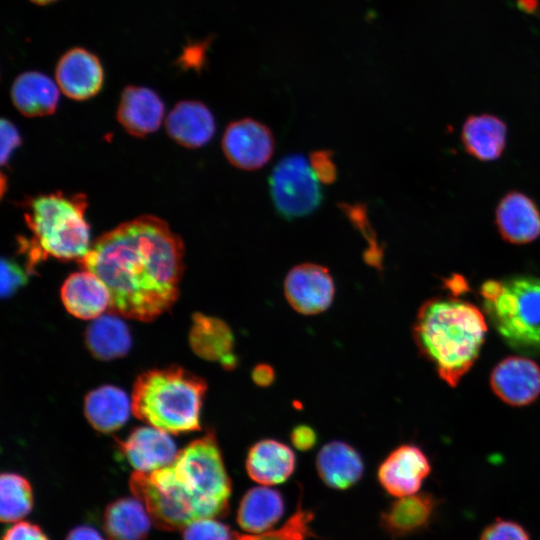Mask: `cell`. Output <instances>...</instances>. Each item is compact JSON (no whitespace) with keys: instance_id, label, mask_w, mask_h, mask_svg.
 Instances as JSON below:
<instances>
[{"instance_id":"13","label":"cell","mask_w":540,"mask_h":540,"mask_svg":"<svg viewBox=\"0 0 540 540\" xmlns=\"http://www.w3.org/2000/svg\"><path fill=\"white\" fill-rule=\"evenodd\" d=\"M120 450L129 464L139 472H152L168 466L179 453L167 432L155 427L134 429L120 443Z\"/></svg>"},{"instance_id":"35","label":"cell","mask_w":540,"mask_h":540,"mask_svg":"<svg viewBox=\"0 0 540 540\" xmlns=\"http://www.w3.org/2000/svg\"><path fill=\"white\" fill-rule=\"evenodd\" d=\"M0 134H1L0 160H1V164L5 165L9 161L14 150L21 144V137L15 125L7 119L1 120Z\"/></svg>"},{"instance_id":"23","label":"cell","mask_w":540,"mask_h":540,"mask_svg":"<svg viewBox=\"0 0 540 540\" xmlns=\"http://www.w3.org/2000/svg\"><path fill=\"white\" fill-rule=\"evenodd\" d=\"M284 511L281 493L262 485L251 488L243 495L236 520L245 532L256 534L271 529L282 518Z\"/></svg>"},{"instance_id":"26","label":"cell","mask_w":540,"mask_h":540,"mask_svg":"<svg viewBox=\"0 0 540 540\" xmlns=\"http://www.w3.org/2000/svg\"><path fill=\"white\" fill-rule=\"evenodd\" d=\"M461 139L466 151L475 158L495 160L505 147L506 125L493 115H473L466 119Z\"/></svg>"},{"instance_id":"21","label":"cell","mask_w":540,"mask_h":540,"mask_svg":"<svg viewBox=\"0 0 540 540\" xmlns=\"http://www.w3.org/2000/svg\"><path fill=\"white\" fill-rule=\"evenodd\" d=\"M316 469L326 486L345 490L362 478L364 463L354 447L346 442L334 440L326 443L318 452Z\"/></svg>"},{"instance_id":"27","label":"cell","mask_w":540,"mask_h":540,"mask_svg":"<svg viewBox=\"0 0 540 540\" xmlns=\"http://www.w3.org/2000/svg\"><path fill=\"white\" fill-rule=\"evenodd\" d=\"M85 342L89 352L100 360L122 357L132 344L128 326L111 312L97 317L88 326Z\"/></svg>"},{"instance_id":"11","label":"cell","mask_w":540,"mask_h":540,"mask_svg":"<svg viewBox=\"0 0 540 540\" xmlns=\"http://www.w3.org/2000/svg\"><path fill=\"white\" fill-rule=\"evenodd\" d=\"M59 89L68 98L83 101L96 96L104 83V69L98 56L83 47L64 52L55 67Z\"/></svg>"},{"instance_id":"1","label":"cell","mask_w":540,"mask_h":540,"mask_svg":"<svg viewBox=\"0 0 540 540\" xmlns=\"http://www.w3.org/2000/svg\"><path fill=\"white\" fill-rule=\"evenodd\" d=\"M183 257V242L169 225L143 215L99 236L79 263L107 286L111 313L149 321L178 298Z\"/></svg>"},{"instance_id":"38","label":"cell","mask_w":540,"mask_h":540,"mask_svg":"<svg viewBox=\"0 0 540 540\" xmlns=\"http://www.w3.org/2000/svg\"><path fill=\"white\" fill-rule=\"evenodd\" d=\"M251 377L257 386L267 387L273 383L275 372L268 364H258L253 368Z\"/></svg>"},{"instance_id":"5","label":"cell","mask_w":540,"mask_h":540,"mask_svg":"<svg viewBox=\"0 0 540 540\" xmlns=\"http://www.w3.org/2000/svg\"><path fill=\"white\" fill-rule=\"evenodd\" d=\"M206 382L180 367L141 374L132 391V412L138 419L168 433L200 430Z\"/></svg>"},{"instance_id":"36","label":"cell","mask_w":540,"mask_h":540,"mask_svg":"<svg viewBox=\"0 0 540 540\" xmlns=\"http://www.w3.org/2000/svg\"><path fill=\"white\" fill-rule=\"evenodd\" d=\"M2 540H49L36 524L21 521L6 530Z\"/></svg>"},{"instance_id":"22","label":"cell","mask_w":540,"mask_h":540,"mask_svg":"<svg viewBox=\"0 0 540 540\" xmlns=\"http://www.w3.org/2000/svg\"><path fill=\"white\" fill-rule=\"evenodd\" d=\"M59 87L49 76L39 71L19 74L11 85L10 95L15 108L24 116L53 114L59 103Z\"/></svg>"},{"instance_id":"12","label":"cell","mask_w":540,"mask_h":540,"mask_svg":"<svg viewBox=\"0 0 540 540\" xmlns=\"http://www.w3.org/2000/svg\"><path fill=\"white\" fill-rule=\"evenodd\" d=\"M490 385L506 404L529 405L540 395V367L524 356L506 357L492 370Z\"/></svg>"},{"instance_id":"33","label":"cell","mask_w":540,"mask_h":540,"mask_svg":"<svg viewBox=\"0 0 540 540\" xmlns=\"http://www.w3.org/2000/svg\"><path fill=\"white\" fill-rule=\"evenodd\" d=\"M27 281V272L12 260H1V296L9 297Z\"/></svg>"},{"instance_id":"19","label":"cell","mask_w":540,"mask_h":540,"mask_svg":"<svg viewBox=\"0 0 540 540\" xmlns=\"http://www.w3.org/2000/svg\"><path fill=\"white\" fill-rule=\"evenodd\" d=\"M165 128L168 135L187 148H199L207 144L215 133V119L202 102L184 100L169 112Z\"/></svg>"},{"instance_id":"20","label":"cell","mask_w":540,"mask_h":540,"mask_svg":"<svg viewBox=\"0 0 540 540\" xmlns=\"http://www.w3.org/2000/svg\"><path fill=\"white\" fill-rule=\"evenodd\" d=\"M501 236L511 243L524 244L540 235V213L534 202L519 192L505 195L496 210Z\"/></svg>"},{"instance_id":"25","label":"cell","mask_w":540,"mask_h":540,"mask_svg":"<svg viewBox=\"0 0 540 540\" xmlns=\"http://www.w3.org/2000/svg\"><path fill=\"white\" fill-rule=\"evenodd\" d=\"M132 404L120 388L104 385L89 392L84 401L88 422L99 432L109 433L122 427L129 418Z\"/></svg>"},{"instance_id":"10","label":"cell","mask_w":540,"mask_h":540,"mask_svg":"<svg viewBox=\"0 0 540 540\" xmlns=\"http://www.w3.org/2000/svg\"><path fill=\"white\" fill-rule=\"evenodd\" d=\"M430 472L426 454L416 445L403 444L382 461L377 478L388 494L400 498L418 493Z\"/></svg>"},{"instance_id":"4","label":"cell","mask_w":540,"mask_h":540,"mask_svg":"<svg viewBox=\"0 0 540 540\" xmlns=\"http://www.w3.org/2000/svg\"><path fill=\"white\" fill-rule=\"evenodd\" d=\"M87 198L62 192L39 195L26 202V224L32 233L20 240L27 257V272L41 261L83 259L90 250V227L85 220Z\"/></svg>"},{"instance_id":"40","label":"cell","mask_w":540,"mask_h":540,"mask_svg":"<svg viewBox=\"0 0 540 540\" xmlns=\"http://www.w3.org/2000/svg\"><path fill=\"white\" fill-rule=\"evenodd\" d=\"M538 0H517V6L525 13H533L537 8Z\"/></svg>"},{"instance_id":"29","label":"cell","mask_w":540,"mask_h":540,"mask_svg":"<svg viewBox=\"0 0 540 540\" xmlns=\"http://www.w3.org/2000/svg\"><path fill=\"white\" fill-rule=\"evenodd\" d=\"M313 518V512L302 509L299 503L296 511L280 528L256 534L235 532L233 540H308L313 536L310 527Z\"/></svg>"},{"instance_id":"30","label":"cell","mask_w":540,"mask_h":540,"mask_svg":"<svg viewBox=\"0 0 540 540\" xmlns=\"http://www.w3.org/2000/svg\"><path fill=\"white\" fill-rule=\"evenodd\" d=\"M342 210L349 218L351 223L355 225L360 232H362L363 236L368 241V248L364 253V259L366 263L370 266L380 269L382 266L383 251L375 240V234L368 221L365 207L359 204H343Z\"/></svg>"},{"instance_id":"28","label":"cell","mask_w":540,"mask_h":540,"mask_svg":"<svg viewBox=\"0 0 540 540\" xmlns=\"http://www.w3.org/2000/svg\"><path fill=\"white\" fill-rule=\"evenodd\" d=\"M0 519L16 522L33 509V491L28 480L15 473L3 472L0 478Z\"/></svg>"},{"instance_id":"37","label":"cell","mask_w":540,"mask_h":540,"mask_svg":"<svg viewBox=\"0 0 540 540\" xmlns=\"http://www.w3.org/2000/svg\"><path fill=\"white\" fill-rule=\"evenodd\" d=\"M290 439L296 449L309 451L317 443V434L312 427L301 424L292 429Z\"/></svg>"},{"instance_id":"32","label":"cell","mask_w":540,"mask_h":540,"mask_svg":"<svg viewBox=\"0 0 540 540\" xmlns=\"http://www.w3.org/2000/svg\"><path fill=\"white\" fill-rule=\"evenodd\" d=\"M480 540H531V537L520 523L497 518L482 530Z\"/></svg>"},{"instance_id":"3","label":"cell","mask_w":540,"mask_h":540,"mask_svg":"<svg viewBox=\"0 0 540 540\" xmlns=\"http://www.w3.org/2000/svg\"><path fill=\"white\" fill-rule=\"evenodd\" d=\"M412 332L419 352L445 383L455 387L479 357L487 324L475 305L435 297L419 308Z\"/></svg>"},{"instance_id":"7","label":"cell","mask_w":540,"mask_h":540,"mask_svg":"<svg viewBox=\"0 0 540 540\" xmlns=\"http://www.w3.org/2000/svg\"><path fill=\"white\" fill-rule=\"evenodd\" d=\"M320 181L301 154H289L276 163L268 179L277 213L287 219L308 216L323 200Z\"/></svg>"},{"instance_id":"15","label":"cell","mask_w":540,"mask_h":540,"mask_svg":"<svg viewBox=\"0 0 540 540\" xmlns=\"http://www.w3.org/2000/svg\"><path fill=\"white\" fill-rule=\"evenodd\" d=\"M164 116V103L152 89L130 85L121 93L117 119L131 135L144 137L158 130Z\"/></svg>"},{"instance_id":"17","label":"cell","mask_w":540,"mask_h":540,"mask_svg":"<svg viewBox=\"0 0 540 540\" xmlns=\"http://www.w3.org/2000/svg\"><path fill=\"white\" fill-rule=\"evenodd\" d=\"M245 467L248 476L258 484L278 485L293 474L296 456L285 443L276 439H262L249 448Z\"/></svg>"},{"instance_id":"8","label":"cell","mask_w":540,"mask_h":540,"mask_svg":"<svg viewBox=\"0 0 540 540\" xmlns=\"http://www.w3.org/2000/svg\"><path fill=\"white\" fill-rule=\"evenodd\" d=\"M222 149L233 166L254 171L269 162L274 153L275 140L265 124L252 118H243L226 127Z\"/></svg>"},{"instance_id":"34","label":"cell","mask_w":540,"mask_h":540,"mask_svg":"<svg viewBox=\"0 0 540 540\" xmlns=\"http://www.w3.org/2000/svg\"><path fill=\"white\" fill-rule=\"evenodd\" d=\"M310 166L323 184H332L337 178V167L333 159V153L329 150H316L310 154Z\"/></svg>"},{"instance_id":"9","label":"cell","mask_w":540,"mask_h":540,"mask_svg":"<svg viewBox=\"0 0 540 540\" xmlns=\"http://www.w3.org/2000/svg\"><path fill=\"white\" fill-rule=\"evenodd\" d=\"M283 288L290 306L303 315L326 311L335 296V284L329 269L316 263H302L291 268Z\"/></svg>"},{"instance_id":"39","label":"cell","mask_w":540,"mask_h":540,"mask_svg":"<svg viewBox=\"0 0 540 540\" xmlns=\"http://www.w3.org/2000/svg\"><path fill=\"white\" fill-rule=\"evenodd\" d=\"M65 540H104L100 533L90 526H78L72 529Z\"/></svg>"},{"instance_id":"18","label":"cell","mask_w":540,"mask_h":540,"mask_svg":"<svg viewBox=\"0 0 540 540\" xmlns=\"http://www.w3.org/2000/svg\"><path fill=\"white\" fill-rule=\"evenodd\" d=\"M61 299L70 314L84 320L101 316L111 303V295L104 282L85 269L66 278L61 288Z\"/></svg>"},{"instance_id":"41","label":"cell","mask_w":540,"mask_h":540,"mask_svg":"<svg viewBox=\"0 0 540 540\" xmlns=\"http://www.w3.org/2000/svg\"><path fill=\"white\" fill-rule=\"evenodd\" d=\"M29 1L37 5H49L54 2H57L58 0H29Z\"/></svg>"},{"instance_id":"14","label":"cell","mask_w":540,"mask_h":540,"mask_svg":"<svg viewBox=\"0 0 540 540\" xmlns=\"http://www.w3.org/2000/svg\"><path fill=\"white\" fill-rule=\"evenodd\" d=\"M438 505L439 500L427 492L400 497L381 513L380 525L393 538L423 532L434 520Z\"/></svg>"},{"instance_id":"31","label":"cell","mask_w":540,"mask_h":540,"mask_svg":"<svg viewBox=\"0 0 540 540\" xmlns=\"http://www.w3.org/2000/svg\"><path fill=\"white\" fill-rule=\"evenodd\" d=\"M183 540H233L235 532L216 518L198 519L183 529Z\"/></svg>"},{"instance_id":"24","label":"cell","mask_w":540,"mask_h":540,"mask_svg":"<svg viewBox=\"0 0 540 540\" xmlns=\"http://www.w3.org/2000/svg\"><path fill=\"white\" fill-rule=\"evenodd\" d=\"M152 523L146 507L136 497L113 501L103 514V529L108 540H144Z\"/></svg>"},{"instance_id":"2","label":"cell","mask_w":540,"mask_h":540,"mask_svg":"<svg viewBox=\"0 0 540 540\" xmlns=\"http://www.w3.org/2000/svg\"><path fill=\"white\" fill-rule=\"evenodd\" d=\"M129 486L158 529L179 530L204 518L227 514L231 479L213 432L188 444L168 466L135 471Z\"/></svg>"},{"instance_id":"6","label":"cell","mask_w":540,"mask_h":540,"mask_svg":"<svg viewBox=\"0 0 540 540\" xmlns=\"http://www.w3.org/2000/svg\"><path fill=\"white\" fill-rule=\"evenodd\" d=\"M484 309L507 345L524 355L540 353V281L520 276L488 280L480 289Z\"/></svg>"},{"instance_id":"16","label":"cell","mask_w":540,"mask_h":540,"mask_svg":"<svg viewBox=\"0 0 540 540\" xmlns=\"http://www.w3.org/2000/svg\"><path fill=\"white\" fill-rule=\"evenodd\" d=\"M189 343L193 352L204 360L217 362L226 370L237 366L234 335L227 323L219 318L195 313Z\"/></svg>"}]
</instances>
